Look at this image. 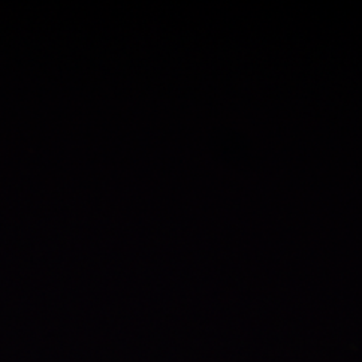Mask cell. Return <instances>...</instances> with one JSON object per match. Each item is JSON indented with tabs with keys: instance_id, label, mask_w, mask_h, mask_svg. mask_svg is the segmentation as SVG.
<instances>
[]
</instances>
